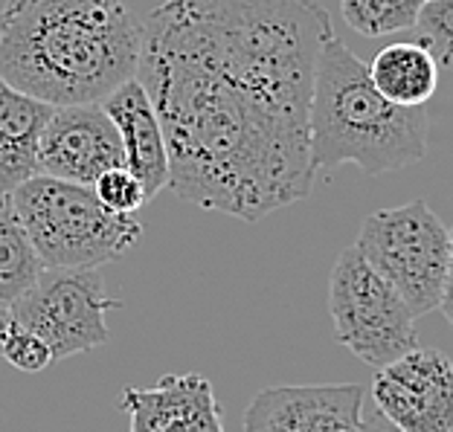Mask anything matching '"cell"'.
Instances as JSON below:
<instances>
[{
	"mask_svg": "<svg viewBox=\"0 0 453 432\" xmlns=\"http://www.w3.org/2000/svg\"><path fill=\"white\" fill-rule=\"evenodd\" d=\"M332 35L317 0H166L140 24L137 81L180 201L256 224L311 198L308 108Z\"/></svg>",
	"mask_w": 453,
	"mask_h": 432,
	"instance_id": "cell-1",
	"label": "cell"
},
{
	"mask_svg": "<svg viewBox=\"0 0 453 432\" xmlns=\"http://www.w3.org/2000/svg\"><path fill=\"white\" fill-rule=\"evenodd\" d=\"M140 24L122 0H6L0 79L53 108L88 105L137 76Z\"/></svg>",
	"mask_w": 453,
	"mask_h": 432,
	"instance_id": "cell-2",
	"label": "cell"
},
{
	"mask_svg": "<svg viewBox=\"0 0 453 432\" xmlns=\"http://www.w3.org/2000/svg\"><path fill=\"white\" fill-rule=\"evenodd\" d=\"M308 133L317 171L357 166L364 174H387L427 154L425 108H401L380 96L366 64L337 35L317 58Z\"/></svg>",
	"mask_w": 453,
	"mask_h": 432,
	"instance_id": "cell-3",
	"label": "cell"
},
{
	"mask_svg": "<svg viewBox=\"0 0 453 432\" xmlns=\"http://www.w3.org/2000/svg\"><path fill=\"white\" fill-rule=\"evenodd\" d=\"M9 198L44 267H102L142 235L137 215L111 212L81 183L33 174Z\"/></svg>",
	"mask_w": 453,
	"mask_h": 432,
	"instance_id": "cell-4",
	"label": "cell"
},
{
	"mask_svg": "<svg viewBox=\"0 0 453 432\" xmlns=\"http://www.w3.org/2000/svg\"><path fill=\"white\" fill-rule=\"evenodd\" d=\"M355 246L369 267L418 316L439 311L448 276L450 230L427 201H410L395 209L366 215Z\"/></svg>",
	"mask_w": 453,
	"mask_h": 432,
	"instance_id": "cell-5",
	"label": "cell"
},
{
	"mask_svg": "<svg viewBox=\"0 0 453 432\" xmlns=\"http://www.w3.org/2000/svg\"><path fill=\"white\" fill-rule=\"evenodd\" d=\"M328 314L337 343L366 366L384 368L418 345L416 314L352 244L328 276Z\"/></svg>",
	"mask_w": 453,
	"mask_h": 432,
	"instance_id": "cell-6",
	"label": "cell"
},
{
	"mask_svg": "<svg viewBox=\"0 0 453 432\" xmlns=\"http://www.w3.org/2000/svg\"><path fill=\"white\" fill-rule=\"evenodd\" d=\"M122 307L105 291L99 267H44L38 282L9 305V316L38 334L53 360L85 354L111 339L108 314Z\"/></svg>",
	"mask_w": 453,
	"mask_h": 432,
	"instance_id": "cell-7",
	"label": "cell"
},
{
	"mask_svg": "<svg viewBox=\"0 0 453 432\" xmlns=\"http://www.w3.org/2000/svg\"><path fill=\"white\" fill-rule=\"evenodd\" d=\"M372 400L398 432H453V360L416 345L375 368Z\"/></svg>",
	"mask_w": 453,
	"mask_h": 432,
	"instance_id": "cell-8",
	"label": "cell"
},
{
	"mask_svg": "<svg viewBox=\"0 0 453 432\" xmlns=\"http://www.w3.org/2000/svg\"><path fill=\"white\" fill-rule=\"evenodd\" d=\"M117 166H126V151L99 102L53 110L38 137V174L90 186L102 171Z\"/></svg>",
	"mask_w": 453,
	"mask_h": 432,
	"instance_id": "cell-9",
	"label": "cell"
},
{
	"mask_svg": "<svg viewBox=\"0 0 453 432\" xmlns=\"http://www.w3.org/2000/svg\"><path fill=\"white\" fill-rule=\"evenodd\" d=\"M244 432H366L364 389L357 383L262 389L244 409Z\"/></svg>",
	"mask_w": 453,
	"mask_h": 432,
	"instance_id": "cell-10",
	"label": "cell"
},
{
	"mask_svg": "<svg viewBox=\"0 0 453 432\" xmlns=\"http://www.w3.org/2000/svg\"><path fill=\"white\" fill-rule=\"evenodd\" d=\"M119 409L131 432H224L221 404L203 375H166L154 386H126Z\"/></svg>",
	"mask_w": 453,
	"mask_h": 432,
	"instance_id": "cell-11",
	"label": "cell"
},
{
	"mask_svg": "<svg viewBox=\"0 0 453 432\" xmlns=\"http://www.w3.org/2000/svg\"><path fill=\"white\" fill-rule=\"evenodd\" d=\"M111 122L119 131L122 151H126V169L142 183L146 198L157 194L169 186V151L163 140V125L157 119L146 87L137 76L122 81V85L99 102Z\"/></svg>",
	"mask_w": 453,
	"mask_h": 432,
	"instance_id": "cell-12",
	"label": "cell"
},
{
	"mask_svg": "<svg viewBox=\"0 0 453 432\" xmlns=\"http://www.w3.org/2000/svg\"><path fill=\"white\" fill-rule=\"evenodd\" d=\"M53 110L0 79V194H12L38 174V137Z\"/></svg>",
	"mask_w": 453,
	"mask_h": 432,
	"instance_id": "cell-13",
	"label": "cell"
},
{
	"mask_svg": "<svg viewBox=\"0 0 453 432\" xmlns=\"http://www.w3.org/2000/svg\"><path fill=\"white\" fill-rule=\"evenodd\" d=\"M378 94L401 108H425L439 90V61L421 41H398L366 64Z\"/></svg>",
	"mask_w": 453,
	"mask_h": 432,
	"instance_id": "cell-14",
	"label": "cell"
},
{
	"mask_svg": "<svg viewBox=\"0 0 453 432\" xmlns=\"http://www.w3.org/2000/svg\"><path fill=\"white\" fill-rule=\"evenodd\" d=\"M44 273L9 194H0V305H15Z\"/></svg>",
	"mask_w": 453,
	"mask_h": 432,
	"instance_id": "cell-15",
	"label": "cell"
},
{
	"mask_svg": "<svg viewBox=\"0 0 453 432\" xmlns=\"http://www.w3.org/2000/svg\"><path fill=\"white\" fill-rule=\"evenodd\" d=\"M425 0H340L346 27L364 38H384L416 29Z\"/></svg>",
	"mask_w": 453,
	"mask_h": 432,
	"instance_id": "cell-16",
	"label": "cell"
},
{
	"mask_svg": "<svg viewBox=\"0 0 453 432\" xmlns=\"http://www.w3.org/2000/svg\"><path fill=\"white\" fill-rule=\"evenodd\" d=\"M0 357L12 368L27 375L44 372V368L53 363V352H50V345L44 339L29 331V328L18 325L15 320H9L4 337H0Z\"/></svg>",
	"mask_w": 453,
	"mask_h": 432,
	"instance_id": "cell-17",
	"label": "cell"
},
{
	"mask_svg": "<svg viewBox=\"0 0 453 432\" xmlns=\"http://www.w3.org/2000/svg\"><path fill=\"white\" fill-rule=\"evenodd\" d=\"M416 29L439 67L453 64V0H425Z\"/></svg>",
	"mask_w": 453,
	"mask_h": 432,
	"instance_id": "cell-18",
	"label": "cell"
},
{
	"mask_svg": "<svg viewBox=\"0 0 453 432\" xmlns=\"http://www.w3.org/2000/svg\"><path fill=\"white\" fill-rule=\"evenodd\" d=\"M90 189H94L102 207H108L117 215H137V209H142L149 203L142 183L134 178L126 166L102 171L99 178L90 183Z\"/></svg>",
	"mask_w": 453,
	"mask_h": 432,
	"instance_id": "cell-19",
	"label": "cell"
},
{
	"mask_svg": "<svg viewBox=\"0 0 453 432\" xmlns=\"http://www.w3.org/2000/svg\"><path fill=\"white\" fill-rule=\"evenodd\" d=\"M439 311L445 314V320L453 328V226H450V253H448V276H445V291H441Z\"/></svg>",
	"mask_w": 453,
	"mask_h": 432,
	"instance_id": "cell-20",
	"label": "cell"
},
{
	"mask_svg": "<svg viewBox=\"0 0 453 432\" xmlns=\"http://www.w3.org/2000/svg\"><path fill=\"white\" fill-rule=\"evenodd\" d=\"M9 320H12V316H9V307H6V305H0V337H4Z\"/></svg>",
	"mask_w": 453,
	"mask_h": 432,
	"instance_id": "cell-21",
	"label": "cell"
}]
</instances>
